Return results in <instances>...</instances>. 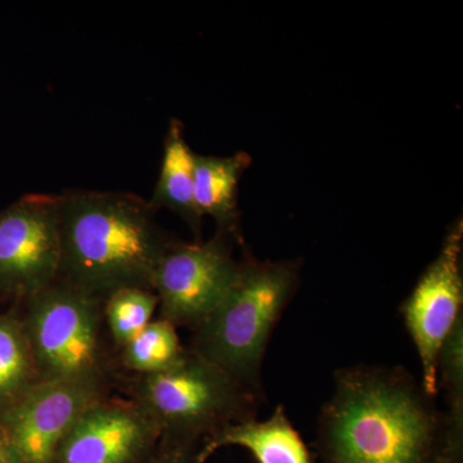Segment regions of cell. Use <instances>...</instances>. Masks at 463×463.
I'll use <instances>...</instances> for the list:
<instances>
[{
    "label": "cell",
    "instance_id": "obj_17",
    "mask_svg": "<svg viewBox=\"0 0 463 463\" xmlns=\"http://www.w3.org/2000/svg\"><path fill=\"white\" fill-rule=\"evenodd\" d=\"M199 443L160 438L156 450L148 463H194Z\"/></svg>",
    "mask_w": 463,
    "mask_h": 463
},
{
    "label": "cell",
    "instance_id": "obj_5",
    "mask_svg": "<svg viewBox=\"0 0 463 463\" xmlns=\"http://www.w3.org/2000/svg\"><path fill=\"white\" fill-rule=\"evenodd\" d=\"M18 304L42 381L118 380V358L111 355L103 335L102 298L57 279Z\"/></svg>",
    "mask_w": 463,
    "mask_h": 463
},
{
    "label": "cell",
    "instance_id": "obj_2",
    "mask_svg": "<svg viewBox=\"0 0 463 463\" xmlns=\"http://www.w3.org/2000/svg\"><path fill=\"white\" fill-rule=\"evenodd\" d=\"M58 279L103 301L118 289H152L158 261L173 242L147 201L118 192L60 196Z\"/></svg>",
    "mask_w": 463,
    "mask_h": 463
},
{
    "label": "cell",
    "instance_id": "obj_1",
    "mask_svg": "<svg viewBox=\"0 0 463 463\" xmlns=\"http://www.w3.org/2000/svg\"><path fill=\"white\" fill-rule=\"evenodd\" d=\"M447 421L402 367L337 371L322 408L317 450L322 463H447Z\"/></svg>",
    "mask_w": 463,
    "mask_h": 463
},
{
    "label": "cell",
    "instance_id": "obj_7",
    "mask_svg": "<svg viewBox=\"0 0 463 463\" xmlns=\"http://www.w3.org/2000/svg\"><path fill=\"white\" fill-rule=\"evenodd\" d=\"M60 196L26 194L0 212V298L23 303L58 279Z\"/></svg>",
    "mask_w": 463,
    "mask_h": 463
},
{
    "label": "cell",
    "instance_id": "obj_3",
    "mask_svg": "<svg viewBox=\"0 0 463 463\" xmlns=\"http://www.w3.org/2000/svg\"><path fill=\"white\" fill-rule=\"evenodd\" d=\"M298 264L241 263L239 279L205 322L194 330L192 352L264 395L261 364L268 341L294 298Z\"/></svg>",
    "mask_w": 463,
    "mask_h": 463
},
{
    "label": "cell",
    "instance_id": "obj_15",
    "mask_svg": "<svg viewBox=\"0 0 463 463\" xmlns=\"http://www.w3.org/2000/svg\"><path fill=\"white\" fill-rule=\"evenodd\" d=\"M184 354L176 327L160 318L149 322L141 334L121 347L116 358L124 370L136 376H148L172 370Z\"/></svg>",
    "mask_w": 463,
    "mask_h": 463
},
{
    "label": "cell",
    "instance_id": "obj_11",
    "mask_svg": "<svg viewBox=\"0 0 463 463\" xmlns=\"http://www.w3.org/2000/svg\"><path fill=\"white\" fill-rule=\"evenodd\" d=\"M227 446L245 448L258 463H316L283 405L265 421L252 419L231 423L203 439L194 463H205L216 450Z\"/></svg>",
    "mask_w": 463,
    "mask_h": 463
},
{
    "label": "cell",
    "instance_id": "obj_12",
    "mask_svg": "<svg viewBox=\"0 0 463 463\" xmlns=\"http://www.w3.org/2000/svg\"><path fill=\"white\" fill-rule=\"evenodd\" d=\"M251 164L249 155L194 156V203L201 218L212 216L219 232L241 241L237 188L243 172Z\"/></svg>",
    "mask_w": 463,
    "mask_h": 463
},
{
    "label": "cell",
    "instance_id": "obj_16",
    "mask_svg": "<svg viewBox=\"0 0 463 463\" xmlns=\"http://www.w3.org/2000/svg\"><path fill=\"white\" fill-rule=\"evenodd\" d=\"M158 307L154 289H118L105 300V325L116 354L137 335L141 334Z\"/></svg>",
    "mask_w": 463,
    "mask_h": 463
},
{
    "label": "cell",
    "instance_id": "obj_9",
    "mask_svg": "<svg viewBox=\"0 0 463 463\" xmlns=\"http://www.w3.org/2000/svg\"><path fill=\"white\" fill-rule=\"evenodd\" d=\"M463 224L450 228L438 258L422 274L401 307L405 327L412 337L422 365L421 385L437 397L441 347L462 316L461 258Z\"/></svg>",
    "mask_w": 463,
    "mask_h": 463
},
{
    "label": "cell",
    "instance_id": "obj_18",
    "mask_svg": "<svg viewBox=\"0 0 463 463\" xmlns=\"http://www.w3.org/2000/svg\"><path fill=\"white\" fill-rule=\"evenodd\" d=\"M0 463H20L0 426Z\"/></svg>",
    "mask_w": 463,
    "mask_h": 463
},
{
    "label": "cell",
    "instance_id": "obj_10",
    "mask_svg": "<svg viewBox=\"0 0 463 463\" xmlns=\"http://www.w3.org/2000/svg\"><path fill=\"white\" fill-rule=\"evenodd\" d=\"M160 438L138 404L103 398L79 417L52 463H148Z\"/></svg>",
    "mask_w": 463,
    "mask_h": 463
},
{
    "label": "cell",
    "instance_id": "obj_13",
    "mask_svg": "<svg viewBox=\"0 0 463 463\" xmlns=\"http://www.w3.org/2000/svg\"><path fill=\"white\" fill-rule=\"evenodd\" d=\"M194 156L196 155L185 142L181 121H170L160 176L148 203L155 212L172 210L184 219L200 239L203 218L194 203Z\"/></svg>",
    "mask_w": 463,
    "mask_h": 463
},
{
    "label": "cell",
    "instance_id": "obj_4",
    "mask_svg": "<svg viewBox=\"0 0 463 463\" xmlns=\"http://www.w3.org/2000/svg\"><path fill=\"white\" fill-rule=\"evenodd\" d=\"M128 394L156 423L161 438L199 444L224 426L255 419L264 401L191 349L166 373L134 377Z\"/></svg>",
    "mask_w": 463,
    "mask_h": 463
},
{
    "label": "cell",
    "instance_id": "obj_8",
    "mask_svg": "<svg viewBox=\"0 0 463 463\" xmlns=\"http://www.w3.org/2000/svg\"><path fill=\"white\" fill-rule=\"evenodd\" d=\"M116 381L80 377L42 381L25 397L0 413V426L20 463H52L72 426Z\"/></svg>",
    "mask_w": 463,
    "mask_h": 463
},
{
    "label": "cell",
    "instance_id": "obj_6",
    "mask_svg": "<svg viewBox=\"0 0 463 463\" xmlns=\"http://www.w3.org/2000/svg\"><path fill=\"white\" fill-rule=\"evenodd\" d=\"M240 272L241 263L232 254V237L222 232L207 242L173 241L152 279L160 318L174 327L196 330L221 306Z\"/></svg>",
    "mask_w": 463,
    "mask_h": 463
},
{
    "label": "cell",
    "instance_id": "obj_14",
    "mask_svg": "<svg viewBox=\"0 0 463 463\" xmlns=\"http://www.w3.org/2000/svg\"><path fill=\"white\" fill-rule=\"evenodd\" d=\"M41 383L16 303L0 313V413Z\"/></svg>",
    "mask_w": 463,
    "mask_h": 463
}]
</instances>
